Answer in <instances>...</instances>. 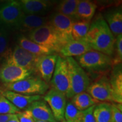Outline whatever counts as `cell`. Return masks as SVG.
I'll list each match as a JSON object with an SVG mask.
<instances>
[{"label":"cell","instance_id":"cell-1","mask_svg":"<svg viewBox=\"0 0 122 122\" xmlns=\"http://www.w3.org/2000/svg\"><path fill=\"white\" fill-rule=\"evenodd\" d=\"M84 40L89 44L92 50L112 57L115 37L101 15H98L91 23Z\"/></svg>","mask_w":122,"mask_h":122},{"label":"cell","instance_id":"cell-2","mask_svg":"<svg viewBox=\"0 0 122 122\" xmlns=\"http://www.w3.org/2000/svg\"><path fill=\"white\" fill-rule=\"evenodd\" d=\"M76 59L85 72L93 74L106 72L112 66V57L93 50L76 57Z\"/></svg>","mask_w":122,"mask_h":122},{"label":"cell","instance_id":"cell-3","mask_svg":"<svg viewBox=\"0 0 122 122\" xmlns=\"http://www.w3.org/2000/svg\"><path fill=\"white\" fill-rule=\"evenodd\" d=\"M68 65L70 89L66 97L72 98L76 94L85 92L91 84L87 73L72 57L66 58Z\"/></svg>","mask_w":122,"mask_h":122},{"label":"cell","instance_id":"cell-4","mask_svg":"<svg viewBox=\"0 0 122 122\" xmlns=\"http://www.w3.org/2000/svg\"><path fill=\"white\" fill-rule=\"evenodd\" d=\"M5 90L27 96H41L49 88L48 83L40 77L30 76L24 80L4 84Z\"/></svg>","mask_w":122,"mask_h":122},{"label":"cell","instance_id":"cell-5","mask_svg":"<svg viewBox=\"0 0 122 122\" xmlns=\"http://www.w3.org/2000/svg\"><path fill=\"white\" fill-rule=\"evenodd\" d=\"M28 39L57 52L63 46L59 36L49 23L30 32Z\"/></svg>","mask_w":122,"mask_h":122},{"label":"cell","instance_id":"cell-6","mask_svg":"<svg viewBox=\"0 0 122 122\" xmlns=\"http://www.w3.org/2000/svg\"><path fill=\"white\" fill-rule=\"evenodd\" d=\"M51 86L56 91L65 94L66 97L70 89V78L67 62L66 58L58 57L56 67L50 81Z\"/></svg>","mask_w":122,"mask_h":122},{"label":"cell","instance_id":"cell-7","mask_svg":"<svg viewBox=\"0 0 122 122\" xmlns=\"http://www.w3.org/2000/svg\"><path fill=\"white\" fill-rule=\"evenodd\" d=\"M39 57L16 45L5 59L4 63L15 65L33 71L36 70L35 66Z\"/></svg>","mask_w":122,"mask_h":122},{"label":"cell","instance_id":"cell-8","mask_svg":"<svg viewBox=\"0 0 122 122\" xmlns=\"http://www.w3.org/2000/svg\"><path fill=\"white\" fill-rule=\"evenodd\" d=\"M24 14L19 1H8L0 6V24L16 27Z\"/></svg>","mask_w":122,"mask_h":122},{"label":"cell","instance_id":"cell-9","mask_svg":"<svg viewBox=\"0 0 122 122\" xmlns=\"http://www.w3.org/2000/svg\"><path fill=\"white\" fill-rule=\"evenodd\" d=\"M74 20L59 13L53 15L49 24L54 28L60 37L63 45L72 40V28Z\"/></svg>","mask_w":122,"mask_h":122},{"label":"cell","instance_id":"cell-10","mask_svg":"<svg viewBox=\"0 0 122 122\" xmlns=\"http://www.w3.org/2000/svg\"><path fill=\"white\" fill-rule=\"evenodd\" d=\"M44 100L48 103L57 122L65 121V111L66 106L65 94L51 88L44 96Z\"/></svg>","mask_w":122,"mask_h":122},{"label":"cell","instance_id":"cell-11","mask_svg":"<svg viewBox=\"0 0 122 122\" xmlns=\"http://www.w3.org/2000/svg\"><path fill=\"white\" fill-rule=\"evenodd\" d=\"M86 91L97 101L114 102L110 81L105 76H102L93 83L90 84Z\"/></svg>","mask_w":122,"mask_h":122},{"label":"cell","instance_id":"cell-12","mask_svg":"<svg viewBox=\"0 0 122 122\" xmlns=\"http://www.w3.org/2000/svg\"><path fill=\"white\" fill-rule=\"evenodd\" d=\"M33 72L26 68L4 63L0 67V81L4 84L14 83L27 78Z\"/></svg>","mask_w":122,"mask_h":122},{"label":"cell","instance_id":"cell-13","mask_svg":"<svg viewBox=\"0 0 122 122\" xmlns=\"http://www.w3.org/2000/svg\"><path fill=\"white\" fill-rule=\"evenodd\" d=\"M58 57L56 54L39 56L36 63L35 69L39 73L40 77L49 84L52 77Z\"/></svg>","mask_w":122,"mask_h":122},{"label":"cell","instance_id":"cell-14","mask_svg":"<svg viewBox=\"0 0 122 122\" xmlns=\"http://www.w3.org/2000/svg\"><path fill=\"white\" fill-rule=\"evenodd\" d=\"M26 110L30 111L34 120L58 122L55 119L48 103L44 100H40L33 102Z\"/></svg>","mask_w":122,"mask_h":122},{"label":"cell","instance_id":"cell-15","mask_svg":"<svg viewBox=\"0 0 122 122\" xmlns=\"http://www.w3.org/2000/svg\"><path fill=\"white\" fill-rule=\"evenodd\" d=\"M0 90L4 96L20 110H26L32 103L42 98L41 96H27L5 89Z\"/></svg>","mask_w":122,"mask_h":122},{"label":"cell","instance_id":"cell-16","mask_svg":"<svg viewBox=\"0 0 122 122\" xmlns=\"http://www.w3.org/2000/svg\"><path fill=\"white\" fill-rule=\"evenodd\" d=\"M89 44L84 40L70 41L61 48L59 52L66 58L79 57L92 50Z\"/></svg>","mask_w":122,"mask_h":122},{"label":"cell","instance_id":"cell-17","mask_svg":"<svg viewBox=\"0 0 122 122\" xmlns=\"http://www.w3.org/2000/svg\"><path fill=\"white\" fill-rule=\"evenodd\" d=\"M49 23V18L40 15L24 14L16 28L22 32H31Z\"/></svg>","mask_w":122,"mask_h":122},{"label":"cell","instance_id":"cell-18","mask_svg":"<svg viewBox=\"0 0 122 122\" xmlns=\"http://www.w3.org/2000/svg\"><path fill=\"white\" fill-rule=\"evenodd\" d=\"M19 2L23 11L26 15L43 14L51 6V2L44 0H22Z\"/></svg>","mask_w":122,"mask_h":122},{"label":"cell","instance_id":"cell-19","mask_svg":"<svg viewBox=\"0 0 122 122\" xmlns=\"http://www.w3.org/2000/svg\"><path fill=\"white\" fill-rule=\"evenodd\" d=\"M110 81L112 91L114 102L122 103V64L114 66Z\"/></svg>","mask_w":122,"mask_h":122},{"label":"cell","instance_id":"cell-20","mask_svg":"<svg viewBox=\"0 0 122 122\" xmlns=\"http://www.w3.org/2000/svg\"><path fill=\"white\" fill-rule=\"evenodd\" d=\"M17 45L31 54L37 56L53 54V53L55 52L51 49L33 42L24 36L18 37Z\"/></svg>","mask_w":122,"mask_h":122},{"label":"cell","instance_id":"cell-21","mask_svg":"<svg viewBox=\"0 0 122 122\" xmlns=\"http://www.w3.org/2000/svg\"><path fill=\"white\" fill-rule=\"evenodd\" d=\"M104 18L115 37L122 33V11L121 8L115 9L106 13Z\"/></svg>","mask_w":122,"mask_h":122},{"label":"cell","instance_id":"cell-22","mask_svg":"<svg viewBox=\"0 0 122 122\" xmlns=\"http://www.w3.org/2000/svg\"><path fill=\"white\" fill-rule=\"evenodd\" d=\"M97 5L90 1H79L76 7L75 19L91 22L97 9Z\"/></svg>","mask_w":122,"mask_h":122},{"label":"cell","instance_id":"cell-23","mask_svg":"<svg viewBox=\"0 0 122 122\" xmlns=\"http://www.w3.org/2000/svg\"><path fill=\"white\" fill-rule=\"evenodd\" d=\"M71 102L79 110L84 111L97 105L99 102L93 98L87 92H84L74 96L72 98Z\"/></svg>","mask_w":122,"mask_h":122},{"label":"cell","instance_id":"cell-24","mask_svg":"<svg viewBox=\"0 0 122 122\" xmlns=\"http://www.w3.org/2000/svg\"><path fill=\"white\" fill-rule=\"evenodd\" d=\"M93 114L96 122H110L111 104L102 102L96 105Z\"/></svg>","mask_w":122,"mask_h":122},{"label":"cell","instance_id":"cell-25","mask_svg":"<svg viewBox=\"0 0 122 122\" xmlns=\"http://www.w3.org/2000/svg\"><path fill=\"white\" fill-rule=\"evenodd\" d=\"M91 22L78 20L74 22L72 28V37L75 40H84L89 30Z\"/></svg>","mask_w":122,"mask_h":122},{"label":"cell","instance_id":"cell-26","mask_svg":"<svg viewBox=\"0 0 122 122\" xmlns=\"http://www.w3.org/2000/svg\"><path fill=\"white\" fill-rule=\"evenodd\" d=\"M79 2V0H65L62 1L57 7V13L74 20L75 18L76 7Z\"/></svg>","mask_w":122,"mask_h":122},{"label":"cell","instance_id":"cell-27","mask_svg":"<svg viewBox=\"0 0 122 122\" xmlns=\"http://www.w3.org/2000/svg\"><path fill=\"white\" fill-rule=\"evenodd\" d=\"M9 47V36L5 28L0 27V61L6 58L11 51Z\"/></svg>","mask_w":122,"mask_h":122},{"label":"cell","instance_id":"cell-28","mask_svg":"<svg viewBox=\"0 0 122 122\" xmlns=\"http://www.w3.org/2000/svg\"><path fill=\"white\" fill-rule=\"evenodd\" d=\"M20 110L13 105L4 95L0 90V115L16 114Z\"/></svg>","mask_w":122,"mask_h":122},{"label":"cell","instance_id":"cell-29","mask_svg":"<svg viewBox=\"0 0 122 122\" xmlns=\"http://www.w3.org/2000/svg\"><path fill=\"white\" fill-rule=\"evenodd\" d=\"M81 111L69 101L66 103L65 111V119L68 122H78Z\"/></svg>","mask_w":122,"mask_h":122},{"label":"cell","instance_id":"cell-30","mask_svg":"<svg viewBox=\"0 0 122 122\" xmlns=\"http://www.w3.org/2000/svg\"><path fill=\"white\" fill-rule=\"evenodd\" d=\"M112 58V66L122 64V35L117 36L115 38L114 49Z\"/></svg>","mask_w":122,"mask_h":122},{"label":"cell","instance_id":"cell-31","mask_svg":"<svg viewBox=\"0 0 122 122\" xmlns=\"http://www.w3.org/2000/svg\"><path fill=\"white\" fill-rule=\"evenodd\" d=\"M110 122H122V103L111 104V117Z\"/></svg>","mask_w":122,"mask_h":122},{"label":"cell","instance_id":"cell-32","mask_svg":"<svg viewBox=\"0 0 122 122\" xmlns=\"http://www.w3.org/2000/svg\"><path fill=\"white\" fill-rule=\"evenodd\" d=\"M95 106L94 105L85 110L81 111L78 122H96L93 114Z\"/></svg>","mask_w":122,"mask_h":122},{"label":"cell","instance_id":"cell-33","mask_svg":"<svg viewBox=\"0 0 122 122\" xmlns=\"http://www.w3.org/2000/svg\"><path fill=\"white\" fill-rule=\"evenodd\" d=\"M16 115L19 122H35L31 114L27 110L24 111H20L16 114Z\"/></svg>","mask_w":122,"mask_h":122},{"label":"cell","instance_id":"cell-34","mask_svg":"<svg viewBox=\"0 0 122 122\" xmlns=\"http://www.w3.org/2000/svg\"><path fill=\"white\" fill-rule=\"evenodd\" d=\"M15 114H5L0 115V122H7L14 117Z\"/></svg>","mask_w":122,"mask_h":122},{"label":"cell","instance_id":"cell-35","mask_svg":"<svg viewBox=\"0 0 122 122\" xmlns=\"http://www.w3.org/2000/svg\"><path fill=\"white\" fill-rule=\"evenodd\" d=\"M7 122H19L18 119V118H17V117H16V114H15V115H14V117L12 119H11L10 120H9Z\"/></svg>","mask_w":122,"mask_h":122},{"label":"cell","instance_id":"cell-36","mask_svg":"<svg viewBox=\"0 0 122 122\" xmlns=\"http://www.w3.org/2000/svg\"><path fill=\"white\" fill-rule=\"evenodd\" d=\"M35 122H49L42 121V120H35Z\"/></svg>","mask_w":122,"mask_h":122},{"label":"cell","instance_id":"cell-37","mask_svg":"<svg viewBox=\"0 0 122 122\" xmlns=\"http://www.w3.org/2000/svg\"><path fill=\"white\" fill-rule=\"evenodd\" d=\"M67 122V121H63V122Z\"/></svg>","mask_w":122,"mask_h":122}]
</instances>
